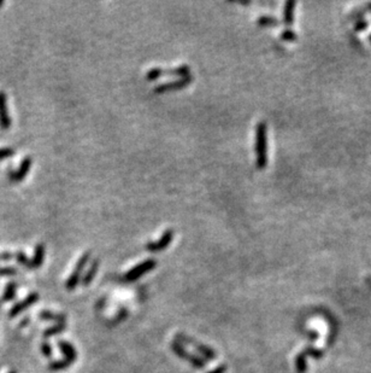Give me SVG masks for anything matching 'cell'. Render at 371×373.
I'll list each match as a JSON object with an SVG mask.
<instances>
[{
  "instance_id": "1",
  "label": "cell",
  "mask_w": 371,
  "mask_h": 373,
  "mask_svg": "<svg viewBox=\"0 0 371 373\" xmlns=\"http://www.w3.org/2000/svg\"><path fill=\"white\" fill-rule=\"evenodd\" d=\"M256 165L258 169H264L268 164V126L261 121L256 128Z\"/></svg>"
},
{
  "instance_id": "2",
  "label": "cell",
  "mask_w": 371,
  "mask_h": 373,
  "mask_svg": "<svg viewBox=\"0 0 371 373\" xmlns=\"http://www.w3.org/2000/svg\"><path fill=\"white\" fill-rule=\"evenodd\" d=\"M174 341L179 342L180 344L182 345H191L198 351L199 354L203 356V359L205 357V360H216L217 359V353L213 350L212 348H210L209 345L203 344V343L195 341L194 338L189 337L188 335H185V333H177L175 336Z\"/></svg>"
},
{
  "instance_id": "3",
  "label": "cell",
  "mask_w": 371,
  "mask_h": 373,
  "mask_svg": "<svg viewBox=\"0 0 371 373\" xmlns=\"http://www.w3.org/2000/svg\"><path fill=\"white\" fill-rule=\"evenodd\" d=\"M170 347H171V350H173L174 353L180 357V359L188 361V362L191 363L192 366H194L195 368L203 369L204 367L206 366V360L203 359V357H200V356H197V355H194V354L188 353V351H187V349L185 348V345L180 344L179 342L173 341V342H171Z\"/></svg>"
},
{
  "instance_id": "4",
  "label": "cell",
  "mask_w": 371,
  "mask_h": 373,
  "mask_svg": "<svg viewBox=\"0 0 371 373\" xmlns=\"http://www.w3.org/2000/svg\"><path fill=\"white\" fill-rule=\"evenodd\" d=\"M89 258H90V251H86L82 255V256L78 258L76 266H75V268H74V272L71 273V275L69 276L68 281H66V283H65L66 290L72 291L75 288L77 287L78 283H80V281H81L82 270L84 269V267H86V264L89 261Z\"/></svg>"
},
{
  "instance_id": "5",
  "label": "cell",
  "mask_w": 371,
  "mask_h": 373,
  "mask_svg": "<svg viewBox=\"0 0 371 373\" xmlns=\"http://www.w3.org/2000/svg\"><path fill=\"white\" fill-rule=\"evenodd\" d=\"M155 267H157V261L153 260V258H149V260H145L141 263H139L138 266L133 267V268L129 270L128 273H126L125 275V281L133 283L135 281H138L139 278L146 274L152 270Z\"/></svg>"
},
{
  "instance_id": "6",
  "label": "cell",
  "mask_w": 371,
  "mask_h": 373,
  "mask_svg": "<svg viewBox=\"0 0 371 373\" xmlns=\"http://www.w3.org/2000/svg\"><path fill=\"white\" fill-rule=\"evenodd\" d=\"M192 81H193V76L192 75H188V76L182 77V79H180V80L171 81V82L161 83V85L155 87V93H157V95H163V93H167V92L179 91V89H182V88H185L186 86H188Z\"/></svg>"
},
{
  "instance_id": "7",
  "label": "cell",
  "mask_w": 371,
  "mask_h": 373,
  "mask_svg": "<svg viewBox=\"0 0 371 373\" xmlns=\"http://www.w3.org/2000/svg\"><path fill=\"white\" fill-rule=\"evenodd\" d=\"M174 238V231L171 228L164 231V233L162 234V237L157 242H149L146 244V249L151 252H158L167 249L170 245L171 240Z\"/></svg>"
},
{
  "instance_id": "8",
  "label": "cell",
  "mask_w": 371,
  "mask_h": 373,
  "mask_svg": "<svg viewBox=\"0 0 371 373\" xmlns=\"http://www.w3.org/2000/svg\"><path fill=\"white\" fill-rule=\"evenodd\" d=\"M39 301V294L36 293H32L30 295H28V296L26 297L23 301H21V302H18L15 305L14 307L11 308V311L9 312V317L10 318H15L17 317L20 313H22L23 311H26L27 308L30 306H33L34 303H36Z\"/></svg>"
},
{
  "instance_id": "9",
  "label": "cell",
  "mask_w": 371,
  "mask_h": 373,
  "mask_svg": "<svg viewBox=\"0 0 371 373\" xmlns=\"http://www.w3.org/2000/svg\"><path fill=\"white\" fill-rule=\"evenodd\" d=\"M32 157H24L23 161L21 162L20 168L16 171H9V179L12 180V181H21V180H23L27 174H28L30 168H32Z\"/></svg>"
},
{
  "instance_id": "10",
  "label": "cell",
  "mask_w": 371,
  "mask_h": 373,
  "mask_svg": "<svg viewBox=\"0 0 371 373\" xmlns=\"http://www.w3.org/2000/svg\"><path fill=\"white\" fill-rule=\"evenodd\" d=\"M0 126L3 129L11 127V119L9 116L8 105H6V95L3 91H0Z\"/></svg>"
},
{
  "instance_id": "11",
  "label": "cell",
  "mask_w": 371,
  "mask_h": 373,
  "mask_svg": "<svg viewBox=\"0 0 371 373\" xmlns=\"http://www.w3.org/2000/svg\"><path fill=\"white\" fill-rule=\"evenodd\" d=\"M58 347L60 349V351H62V354L64 355V359L68 361V362L72 363L76 361L77 353L76 350H75L74 345H72L70 342L58 341Z\"/></svg>"
},
{
  "instance_id": "12",
  "label": "cell",
  "mask_w": 371,
  "mask_h": 373,
  "mask_svg": "<svg viewBox=\"0 0 371 373\" xmlns=\"http://www.w3.org/2000/svg\"><path fill=\"white\" fill-rule=\"evenodd\" d=\"M297 3L288 0L285 5V10H283V23L287 27H292L294 23V10Z\"/></svg>"
},
{
  "instance_id": "13",
  "label": "cell",
  "mask_w": 371,
  "mask_h": 373,
  "mask_svg": "<svg viewBox=\"0 0 371 373\" xmlns=\"http://www.w3.org/2000/svg\"><path fill=\"white\" fill-rule=\"evenodd\" d=\"M99 264H100V261H99L98 258H95V260L92 261L88 270H87L86 274L83 275L82 281H81L83 287H88V285H90V283L93 282V279H94L96 272H98V269H99Z\"/></svg>"
},
{
  "instance_id": "14",
  "label": "cell",
  "mask_w": 371,
  "mask_h": 373,
  "mask_svg": "<svg viewBox=\"0 0 371 373\" xmlns=\"http://www.w3.org/2000/svg\"><path fill=\"white\" fill-rule=\"evenodd\" d=\"M45 258V245L44 244H38L35 248L34 256L30 260V264H32V268H39L42 266Z\"/></svg>"
},
{
  "instance_id": "15",
  "label": "cell",
  "mask_w": 371,
  "mask_h": 373,
  "mask_svg": "<svg viewBox=\"0 0 371 373\" xmlns=\"http://www.w3.org/2000/svg\"><path fill=\"white\" fill-rule=\"evenodd\" d=\"M39 317H40L42 320L56 321L57 324L65 323V320H66L65 314H62V313H53L51 311H42L40 312V314H39Z\"/></svg>"
},
{
  "instance_id": "16",
  "label": "cell",
  "mask_w": 371,
  "mask_h": 373,
  "mask_svg": "<svg viewBox=\"0 0 371 373\" xmlns=\"http://www.w3.org/2000/svg\"><path fill=\"white\" fill-rule=\"evenodd\" d=\"M163 75H171V76H180V77H186L188 75H191V69L188 65H180L177 68L173 69H163Z\"/></svg>"
},
{
  "instance_id": "17",
  "label": "cell",
  "mask_w": 371,
  "mask_h": 373,
  "mask_svg": "<svg viewBox=\"0 0 371 373\" xmlns=\"http://www.w3.org/2000/svg\"><path fill=\"white\" fill-rule=\"evenodd\" d=\"M16 289H17L16 283H14V282L9 283V284L6 285L4 295H3V297H2L3 302H10V301L14 300L15 296H16Z\"/></svg>"
},
{
  "instance_id": "18",
  "label": "cell",
  "mask_w": 371,
  "mask_h": 373,
  "mask_svg": "<svg viewBox=\"0 0 371 373\" xmlns=\"http://www.w3.org/2000/svg\"><path fill=\"white\" fill-rule=\"evenodd\" d=\"M65 327H66L65 323H58V324L53 325V326L48 327V329L44 331V337H45V338H48V337H51V336L62 333L63 331L65 330Z\"/></svg>"
},
{
  "instance_id": "19",
  "label": "cell",
  "mask_w": 371,
  "mask_h": 373,
  "mask_svg": "<svg viewBox=\"0 0 371 373\" xmlns=\"http://www.w3.org/2000/svg\"><path fill=\"white\" fill-rule=\"evenodd\" d=\"M295 369H297V373H305L307 369V365H306V356L303 354V351L297 355L295 357Z\"/></svg>"
},
{
  "instance_id": "20",
  "label": "cell",
  "mask_w": 371,
  "mask_h": 373,
  "mask_svg": "<svg viewBox=\"0 0 371 373\" xmlns=\"http://www.w3.org/2000/svg\"><path fill=\"white\" fill-rule=\"evenodd\" d=\"M279 20L273 16H261L257 20V25L262 27H275L279 26Z\"/></svg>"
},
{
  "instance_id": "21",
  "label": "cell",
  "mask_w": 371,
  "mask_h": 373,
  "mask_svg": "<svg viewBox=\"0 0 371 373\" xmlns=\"http://www.w3.org/2000/svg\"><path fill=\"white\" fill-rule=\"evenodd\" d=\"M70 365L71 363L68 362L65 359L57 360V361H53V362H51L50 365H48V369H51V371H63V369H66Z\"/></svg>"
},
{
  "instance_id": "22",
  "label": "cell",
  "mask_w": 371,
  "mask_h": 373,
  "mask_svg": "<svg viewBox=\"0 0 371 373\" xmlns=\"http://www.w3.org/2000/svg\"><path fill=\"white\" fill-rule=\"evenodd\" d=\"M303 354L305 355V356H312V357H315L316 360H319L323 357L324 351L321 350V349H316L313 347H306L305 350L303 351Z\"/></svg>"
},
{
  "instance_id": "23",
  "label": "cell",
  "mask_w": 371,
  "mask_h": 373,
  "mask_svg": "<svg viewBox=\"0 0 371 373\" xmlns=\"http://www.w3.org/2000/svg\"><path fill=\"white\" fill-rule=\"evenodd\" d=\"M163 76V69L162 68H152L147 71L146 80L147 81H156L157 79Z\"/></svg>"
},
{
  "instance_id": "24",
  "label": "cell",
  "mask_w": 371,
  "mask_h": 373,
  "mask_svg": "<svg viewBox=\"0 0 371 373\" xmlns=\"http://www.w3.org/2000/svg\"><path fill=\"white\" fill-rule=\"evenodd\" d=\"M15 257H16L17 262L21 263L22 266L26 267V268H32V264H30V260L27 257V255L24 254L23 251H17L15 254Z\"/></svg>"
},
{
  "instance_id": "25",
  "label": "cell",
  "mask_w": 371,
  "mask_h": 373,
  "mask_svg": "<svg viewBox=\"0 0 371 373\" xmlns=\"http://www.w3.org/2000/svg\"><path fill=\"white\" fill-rule=\"evenodd\" d=\"M281 39L285 41H297L298 35L297 33H294L292 29H285L281 33Z\"/></svg>"
},
{
  "instance_id": "26",
  "label": "cell",
  "mask_w": 371,
  "mask_h": 373,
  "mask_svg": "<svg viewBox=\"0 0 371 373\" xmlns=\"http://www.w3.org/2000/svg\"><path fill=\"white\" fill-rule=\"evenodd\" d=\"M367 27H369V22L361 19L354 23V32H364Z\"/></svg>"
},
{
  "instance_id": "27",
  "label": "cell",
  "mask_w": 371,
  "mask_h": 373,
  "mask_svg": "<svg viewBox=\"0 0 371 373\" xmlns=\"http://www.w3.org/2000/svg\"><path fill=\"white\" fill-rule=\"evenodd\" d=\"M14 153L15 150L11 147H3V149H0V161L11 157V156H14Z\"/></svg>"
},
{
  "instance_id": "28",
  "label": "cell",
  "mask_w": 371,
  "mask_h": 373,
  "mask_svg": "<svg viewBox=\"0 0 371 373\" xmlns=\"http://www.w3.org/2000/svg\"><path fill=\"white\" fill-rule=\"evenodd\" d=\"M41 353L45 355L46 357L52 356V347L48 342H42L41 343Z\"/></svg>"
},
{
  "instance_id": "29",
  "label": "cell",
  "mask_w": 371,
  "mask_h": 373,
  "mask_svg": "<svg viewBox=\"0 0 371 373\" xmlns=\"http://www.w3.org/2000/svg\"><path fill=\"white\" fill-rule=\"evenodd\" d=\"M17 273L15 267H2L0 268V275H14Z\"/></svg>"
},
{
  "instance_id": "30",
  "label": "cell",
  "mask_w": 371,
  "mask_h": 373,
  "mask_svg": "<svg viewBox=\"0 0 371 373\" xmlns=\"http://www.w3.org/2000/svg\"><path fill=\"white\" fill-rule=\"evenodd\" d=\"M14 256H15V255L12 254V252L4 251V252H2V254H0V260H2V261H10Z\"/></svg>"
},
{
  "instance_id": "31",
  "label": "cell",
  "mask_w": 371,
  "mask_h": 373,
  "mask_svg": "<svg viewBox=\"0 0 371 373\" xmlns=\"http://www.w3.org/2000/svg\"><path fill=\"white\" fill-rule=\"evenodd\" d=\"M225 372H227V365L222 363V365L217 366L215 369H212V371H210L207 373H225Z\"/></svg>"
},
{
  "instance_id": "32",
  "label": "cell",
  "mask_w": 371,
  "mask_h": 373,
  "mask_svg": "<svg viewBox=\"0 0 371 373\" xmlns=\"http://www.w3.org/2000/svg\"><path fill=\"white\" fill-rule=\"evenodd\" d=\"M366 284H369L371 287V278H370V276H367V278H366Z\"/></svg>"
},
{
  "instance_id": "33",
  "label": "cell",
  "mask_w": 371,
  "mask_h": 373,
  "mask_svg": "<svg viewBox=\"0 0 371 373\" xmlns=\"http://www.w3.org/2000/svg\"><path fill=\"white\" fill-rule=\"evenodd\" d=\"M3 5H4V2H3V0H0V7H3Z\"/></svg>"
},
{
  "instance_id": "34",
  "label": "cell",
  "mask_w": 371,
  "mask_h": 373,
  "mask_svg": "<svg viewBox=\"0 0 371 373\" xmlns=\"http://www.w3.org/2000/svg\"><path fill=\"white\" fill-rule=\"evenodd\" d=\"M369 41H370V44H371V35H370V38H369Z\"/></svg>"
},
{
  "instance_id": "35",
  "label": "cell",
  "mask_w": 371,
  "mask_h": 373,
  "mask_svg": "<svg viewBox=\"0 0 371 373\" xmlns=\"http://www.w3.org/2000/svg\"><path fill=\"white\" fill-rule=\"evenodd\" d=\"M10 373H16V372H14V371H11V372H10Z\"/></svg>"
}]
</instances>
